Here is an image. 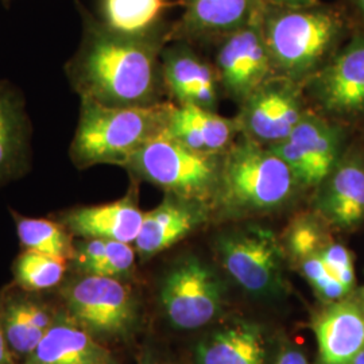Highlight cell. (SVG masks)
I'll list each match as a JSON object with an SVG mask.
<instances>
[{
	"instance_id": "13",
	"label": "cell",
	"mask_w": 364,
	"mask_h": 364,
	"mask_svg": "<svg viewBox=\"0 0 364 364\" xmlns=\"http://www.w3.org/2000/svg\"><path fill=\"white\" fill-rule=\"evenodd\" d=\"M208 204L165 193L156 208L144 212L139 235L134 242L141 259H151L180 243L208 220Z\"/></svg>"
},
{
	"instance_id": "7",
	"label": "cell",
	"mask_w": 364,
	"mask_h": 364,
	"mask_svg": "<svg viewBox=\"0 0 364 364\" xmlns=\"http://www.w3.org/2000/svg\"><path fill=\"white\" fill-rule=\"evenodd\" d=\"M213 248L224 270L248 294L272 299L285 291L287 251L270 228L248 224L225 230Z\"/></svg>"
},
{
	"instance_id": "23",
	"label": "cell",
	"mask_w": 364,
	"mask_h": 364,
	"mask_svg": "<svg viewBox=\"0 0 364 364\" xmlns=\"http://www.w3.org/2000/svg\"><path fill=\"white\" fill-rule=\"evenodd\" d=\"M58 312L27 296H14L1 304V326L13 355L26 359L54 324Z\"/></svg>"
},
{
	"instance_id": "24",
	"label": "cell",
	"mask_w": 364,
	"mask_h": 364,
	"mask_svg": "<svg viewBox=\"0 0 364 364\" xmlns=\"http://www.w3.org/2000/svg\"><path fill=\"white\" fill-rule=\"evenodd\" d=\"M171 0H100V21L119 34L141 37L162 28Z\"/></svg>"
},
{
	"instance_id": "20",
	"label": "cell",
	"mask_w": 364,
	"mask_h": 364,
	"mask_svg": "<svg viewBox=\"0 0 364 364\" xmlns=\"http://www.w3.org/2000/svg\"><path fill=\"white\" fill-rule=\"evenodd\" d=\"M181 21L170 30V37L223 38L245 26L259 11L262 0H181Z\"/></svg>"
},
{
	"instance_id": "33",
	"label": "cell",
	"mask_w": 364,
	"mask_h": 364,
	"mask_svg": "<svg viewBox=\"0 0 364 364\" xmlns=\"http://www.w3.org/2000/svg\"><path fill=\"white\" fill-rule=\"evenodd\" d=\"M262 3L277 7H308L318 4L320 0H262Z\"/></svg>"
},
{
	"instance_id": "22",
	"label": "cell",
	"mask_w": 364,
	"mask_h": 364,
	"mask_svg": "<svg viewBox=\"0 0 364 364\" xmlns=\"http://www.w3.org/2000/svg\"><path fill=\"white\" fill-rule=\"evenodd\" d=\"M237 131L236 120L193 105H176L165 134L180 144L207 154H224Z\"/></svg>"
},
{
	"instance_id": "17",
	"label": "cell",
	"mask_w": 364,
	"mask_h": 364,
	"mask_svg": "<svg viewBox=\"0 0 364 364\" xmlns=\"http://www.w3.org/2000/svg\"><path fill=\"white\" fill-rule=\"evenodd\" d=\"M33 127L22 92L0 81V185L23 177L31 168Z\"/></svg>"
},
{
	"instance_id": "14",
	"label": "cell",
	"mask_w": 364,
	"mask_h": 364,
	"mask_svg": "<svg viewBox=\"0 0 364 364\" xmlns=\"http://www.w3.org/2000/svg\"><path fill=\"white\" fill-rule=\"evenodd\" d=\"M314 213L328 225L350 231L364 221V159L343 156L318 188Z\"/></svg>"
},
{
	"instance_id": "9",
	"label": "cell",
	"mask_w": 364,
	"mask_h": 364,
	"mask_svg": "<svg viewBox=\"0 0 364 364\" xmlns=\"http://www.w3.org/2000/svg\"><path fill=\"white\" fill-rule=\"evenodd\" d=\"M302 87L328 117H364V30L353 28L350 41Z\"/></svg>"
},
{
	"instance_id": "8",
	"label": "cell",
	"mask_w": 364,
	"mask_h": 364,
	"mask_svg": "<svg viewBox=\"0 0 364 364\" xmlns=\"http://www.w3.org/2000/svg\"><path fill=\"white\" fill-rule=\"evenodd\" d=\"M159 302L170 326L195 331L209 326L224 312L225 287L207 262L188 255L165 274Z\"/></svg>"
},
{
	"instance_id": "29",
	"label": "cell",
	"mask_w": 364,
	"mask_h": 364,
	"mask_svg": "<svg viewBox=\"0 0 364 364\" xmlns=\"http://www.w3.org/2000/svg\"><path fill=\"white\" fill-rule=\"evenodd\" d=\"M299 270L304 274L305 279L311 284L314 291L326 299V302L338 301L350 296L352 290L343 285L338 278L328 270L326 263L320 258L318 254L299 260Z\"/></svg>"
},
{
	"instance_id": "32",
	"label": "cell",
	"mask_w": 364,
	"mask_h": 364,
	"mask_svg": "<svg viewBox=\"0 0 364 364\" xmlns=\"http://www.w3.org/2000/svg\"><path fill=\"white\" fill-rule=\"evenodd\" d=\"M274 364H311L306 356L296 348H285L278 353Z\"/></svg>"
},
{
	"instance_id": "4",
	"label": "cell",
	"mask_w": 364,
	"mask_h": 364,
	"mask_svg": "<svg viewBox=\"0 0 364 364\" xmlns=\"http://www.w3.org/2000/svg\"><path fill=\"white\" fill-rule=\"evenodd\" d=\"M176 105L107 107L81 99L69 156L77 169L95 165L124 168L144 144L165 134Z\"/></svg>"
},
{
	"instance_id": "12",
	"label": "cell",
	"mask_w": 364,
	"mask_h": 364,
	"mask_svg": "<svg viewBox=\"0 0 364 364\" xmlns=\"http://www.w3.org/2000/svg\"><path fill=\"white\" fill-rule=\"evenodd\" d=\"M220 39L218 76L225 92L242 105L260 85L277 76L263 34L262 7L245 26Z\"/></svg>"
},
{
	"instance_id": "27",
	"label": "cell",
	"mask_w": 364,
	"mask_h": 364,
	"mask_svg": "<svg viewBox=\"0 0 364 364\" xmlns=\"http://www.w3.org/2000/svg\"><path fill=\"white\" fill-rule=\"evenodd\" d=\"M68 270V260L25 250L14 262L13 273L19 287L30 291H42L58 287Z\"/></svg>"
},
{
	"instance_id": "36",
	"label": "cell",
	"mask_w": 364,
	"mask_h": 364,
	"mask_svg": "<svg viewBox=\"0 0 364 364\" xmlns=\"http://www.w3.org/2000/svg\"><path fill=\"white\" fill-rule=\"evenodd\" d=\"M3 1H6V3H7V1H10V0H3Z\"/></svg>"
},
{
	"instance_id": "3",
	"label": "cell",
	"mask_w": 364,
	"mask_h": 364,
	"mask_svg": "<svg viewBox=\"0 0 364 364\" xmlns=\"http://www.w3.org/2000/svg\"><path fill=\"white\" fill-rule=\"evenodd\" d=\"M299 189L294 173L281 156L245 136L223 154L210 210L228 219L272 213L287 207Z\"/></svg>"
},
{
	"instance_id": "25",
	"label": "cell",
	"mask_w": 364,
	"mask_h": 364,
	"mask_svg": "<svg viewBox=\"0 0 364 364\" xmlns=\"http://www.w3.org/2000/svg\"><path fill=\"white\" fill-rule=\"evenodd\" d=\"M136 251L134 245L107 239H78L73 262L78 274L122 278L132 272Z\"/></svg>"
},
{
	"instance_id": "21",
	"label": "cell",
	"mask_w": 364,
	"mask_h": 364,
	"mask_svg": "<svg viewBox=\"0 0 364 364\" xmlns=\"http://www.w3.org/2000/svg\"><path fill=\"white\" fill-rule=\"evenodd\" d=\"M267 340L262 326L235 320L198 341L196 364H267Z\"/></svg>"
},
{
	"instance_id": "5",
	"label": "cell",
	"mask_w": 364,
	"mask_h": 364,
	"mask_svg": "<svg viewBox=\"0 0 364 364\" xmlns=\"http://www.w3.org/2000/svg\"><path fill=\"white\" fill-rule=\"evenodd\" d=\"M221 158L223 154L196 151L162 134L144 144L124 169L134 178L156 185L165 193L210 207L220 178Z\"/></svg>"
},
{
	"instance_id": "26",
	"label": "cell",
	"mask_w": 364,
	"mask_h": 364,
	"mask_svg": "<svg viewBox=\"0 0 364 364\" xmlns=\"http://www.w3.org/2000/svg\"><path fill=\"white\" fill-rule=\"evenodd\" d=\"M13 216L19 243L25 250L38 251L68 262L73 259L75 236L60 221L26 218L14 210Z\"/></svg>"
},
{
	"instance_id": "31",
	"label": "cell",
	"mask_w": 364,
	"mask_h": 364,
	"mask_svg": "<svg viewBox=\"0 0 364 364\" xmlns=\"http://www.w3.org/2000/svg\"><path fill=\"white\" fill-rule=\"evenodd\" d=\"M347 10H344L355 28L364 30V0H346Z\"/></svg>"
},
{
	"instance_id": "2",
	"label": "cell",
	"mask_w": 364,
	"mask_h": 364,
	"mask_svg": "<svg viewBox=\"0 0 364 364\" xmlns=\"http://www.w3.org/2000/svg\"><path fill=\"white\" fill-rule=\"evenodd\" d=\"M262 27L275 75L304 85L351 34L352 23L343 9L323 3L308 7L262 3Z\"/></svg>"
},
{
	"instance_id": "34",
	"label": "cell",
	"mask_w": 364,
	"mask_h": 364,
	"mask_svg": "<svg viewBox=\"0 0 364 364\" xmlns=\"http://www.w3.org/2000/svg\"><path fill=\"white\" fill-rule=\"evenodd\" d=\"M0 364H14L13 353L10 351L1 326V304H0Z\"/></svg>"
},
{
	"instance_id": "15",
	"label": "cell",
	"mask_w": 364,
	"mask_h": 364,
	"mask_svg": "<svg viewBox=\"0 0 364 364\" xmlns=\"http://www.w3.org/2000/svg\"><path fill=\"white\" fill-rule=\"evenodd\" d=\"M320 364H352L364 351V302L344 297L328 302L312 321Z\"/></svg>"
},
{
	"instance_id": "1",
	"label": "cell",
	"mask_w": 364,
	"mask_h": 364,
	"mask_svg": "<svg viewBox=\"0 0 364 364\" xmlns=\"http://www.w3.org/2000/svg\"><path fill=\"white\" fill-rule=\"evenodd\" d=\"M82 36L65 64V76L81 99L107 107H144L161 103L165 90L162 50L166 27L141 37L119 34L95 18L80 1Z\"/></svg>"
},
{
	"instance_id": "18",
	"label": "cell",
	"mask_w": 364,
	"mask_h": 364,
	"mask_svg": "<svg viewBox=\"0 0 364 364\" xmlns=\"http://www.w3.org/2000/svg\"><path fill=\"white\" fill-rule=\"evenodd\" d=\"M23 364H120L103 343L58 312L54 324Z\"/></svg>"
},
{
	"instance_id": "35",
	"label": "cell",
	"mask_w": 364,
	"mask_h": 364,
	"mask_svg": "<svg viewBox=\"0 0 364 364\" xmlns=\"http://www.w3.org/2000/svg\"><path fill=\"white\" fill-rule=\"evenodd\" d=\"M139 364H156L154 363V360H153V359H151V358H149V356H147V358H144V359H142V360H141V363Z\"/></svg>"
},
{
	"instance_id": "19",
	"label": "cell",
	"mask_w": 364,
	"mask_h": 364,
	"mask_svg": "<svg viewBox=\"0 0 364 364\" xmlns=\"http://www.w3.org/2000/svg\"><path fill=\"white\" fill-rule=\"evenodd\" d=\"M162 76L165 90L181 105H193L213 111L216 80L212 68L185 43L164 48Z\"/></svg>"
},
{
	"instance_id": "16",
	"label": "cell",
	"mask_w": 364,
	"mask_h": 364,
	"mask_svg": "<svg viewBox=\"0 0 364 364\" xmlns=\"http://www.w3.org/2000/svg\"><path fill=\"white\" fill-rule=\"evenodd\" d=\"M144 212L138 205L136 188L117 201L100 205H84L66 209L58 221L78 239H107L134 245Z\"/></svg>"
},
{
	"instance_id": "10",
	"label": "cell",
	"mask_w": 364,
	"mask_h": 364,
	"mask_svg": "<svg viewBox=\"0 0 364 364\" xmlns=\"http://www.w3.org/2000/svg\"><path fill=\"white\" fill-rule=\"evenodd\" d=\"M304 87L289 78L274 76L242 103L237 130L262 144L285 141L308 112L302 99Z\"/></svg>"
},
{
	"instance_id": "30",
	"label": "cell",
	"mask_w": 364,
	"mask_h": 364,
	"mask_svg": "<svg viewBox=\"0 0 364 364\" xmlns=\"http://www.w3.org/2000/svg\"><path fill=\"white\" fill-rule=\"evenodd\" d=\"M320 258L326 263L328 270L350 290L355 285V270L351 252L340 243L328 242L318 252Z\"/></svg>"
},
{
	"instance_id": "11",
	"label": "cell",
	"mask_w": 364,
	"mask_h": 364,
	"mask_svg": "<svg viewBox=\"0 0 364 364\" xmlns=\"http://www.w3.org/2000/svg\"><path fill=\"white\" fill-rule=\"evenodd\" d=\"M343 131L308 112L285 141L270 146L294 173L302 189H317L343 156Z\"/></svg>"
},
{
	"instance_id": "6",
	"label": "cell",
	"mask_w": 364,
	"mask_h": 364,
	"mask_svg": "<svg viewBox=\"0 0 364 364\" xmlns=\"http://www.w3.org/2000/svg\"><path fill=\"white\" fill-rule=\"evenodd\" d=\"M64 312L102 341H123L141 323L139 302L120 278L80 274L61 289Z\"/></svg>"
},
{
	"instance_id": "28",
	"label": "cell",
	"mask_w": 364,
	"mask_h": 364,
	"mask_svg": "<svg viewBox=\"0 0 364 364\" xmlns=\"http://www.w3.org/2000/svg\"><path fill=\"white\" fill-rule=\"evenodd\" d=\"M324 225L326 223L316 213H304L294 218L282 239L287 257L299 263V260L318 254L329 242Z\"/></svg>"
}]
</instances>
